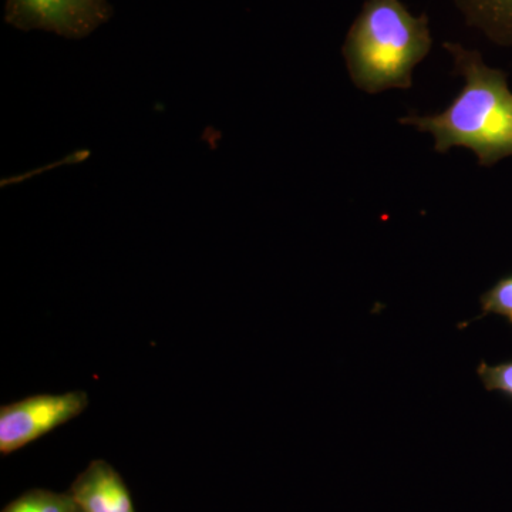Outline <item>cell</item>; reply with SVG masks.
Segmentation results:
<instances>
[{
	"instance_id": "7a4b0ae2",
	"label": "cell",
	"mask_w": 512,
	"mask_h": 512,
	"mask_svg": "<svg viewBox=\"0 0 512 512\" xmlns=\"http://www.w3.org/2000/svg\"><path fill=\"white\" fill-rule=\"evenodd\" d=\"M433 46L430 19L402 0H366L343 43L350 80L367 94L409 90Z\"/></svg>"
},
{
	"instance_id": "30bf717a",
	"label": "cell",
	"mask_w": 512,
	"mask_h": 512,
	"mask_svg": "<svg viewBox=\"0 0 512 512\" xmlns=\"http://www.w3.org/2000/svg\"><path fill=\"white\" fill-rule=\"evenodd\" d=\"M80 512V511H79Z\"/></svg>"
},
{
	"instance_id": "277c9868",
	"label": "cell",
	"mask_w": 512,
	"mask_h": 512,
	"mask_svg": "<svg viewBox=\"0 0 512 512\" xmlns=\"http://www.w3.org/2000/svg\"><path fill=\"white\" fill-rule=\"evenodd\" d=\"M113 16L109 0H6L5 22L13 28L83 39Z\"/></svg>"
},
{
	"instance_id": "3957f363",
	"label": "cell",
	"mask_w": 512,
	"mask_h": 512,
	"mask_svg": "<svg viewBox=\"0 0 512 512\" xmlns=\"http://www.w3.org/2000/svg\"><path fill=\"white\" fill-rule=\"evenodd\" d=\"M87 393L37 394L0 409V453L10 454L52 433L86 410Z\"/></svg>"
},
{
	"instance_id": "ba28073f",
	"label": "cell",
	"mask_w": 512,
	"mask_h": 512,
	"mask_svg": "<svg viewBox=\"0 0 512 512\" xmlns=\"http://www.w3.org/2000/svg\"><path fill=\"white\" fill-rule=\"evenodd\" d=\"M481 308L484 315L495 313L504 316L512 325V275L500 279L481 296Z\"/></svg>"
},
{
	"instance_id": "9c48e42d",
	"label": "cell",
	"mask_w": 512,
	"mask_h": 512,
	"mask_svg": "<svg viewBox=\"0 0 512 512\" xmlns=\"http://www.w3.org/2000/svg\"><path fill=\"white\" fill-rule=\"evenodd\" d=\"M477 373L488 392L495 390L512 397V360L497 366H490L483 362L478 366Z\"/></svg>"
},
{
	"instance_id": "52a82bcc",
	"label": "cell",
	"mask_w": 512,
	"mask_h": 512,
	"mask_svg": "<svg viewBox=\"0 0 512 512\" xmlns=\"http://www.w3.org/2000/svg\"><path fill=\"white\" fill-rule=\"evenodd\" d=\"M2 512H79V508L70 493L33 490L20 495Z\"/></svg>"
},
{
	"instance_id": "6da1fadb",
	"label": "cell",
	"mask_w": 512,
	"mask_h": 512,
	"mask_svg": "<svg viewBox=\"0 0 512 512\" xmlns=\"http://www.w3.org/2000/svg\"><path fill=\"white\" fill-rule=\"evenodd\" d=\"M454 73L464 86L446 110L436 114H407L400 124L417 128L434 138V150L451 148L473 151L483 167L512 157V92L507 73L488 66L478 50L446 42Z\"/></svg>"
},
{
	"instance_id": "5b68a950",
	"label": "cell",
	"mask_w": 512,
	"mask_h": 512,
	"mask_svg": "<svg viewBox=\"0 0 512 512\" xmlns=\"http://www.w3.org/2000/svg\"><path fill=\"white\" fill-rule=\"evenodd\" d=\"M80 512H136L120 474L103 460H94L69 491Z\"/></svg>"
},
{
	"instance_id": "8992f818",
	"label": "cell",
	"mask_w": 512,
	"mask_h": 512,
	"mask_svg": "<svg viewBox=\"0 0 512 512\" xmlns=\"http://www.w3.org/2000/svg\"><path fill=\"white\" fill-rule=\"evenodd\" d=\"M467 25L498 46L512 47V0H454Z\"/></svg>"
}]
</instances>
